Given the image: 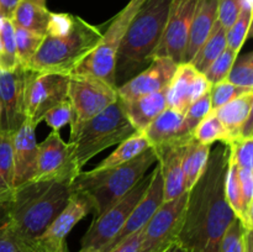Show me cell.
<instances>
[{
	"mask_svg": "<svg viewBox=\"0 0 253 252\" xmlns=\"http://www.w3.org/2000/svg\"><path fill=\"white\" fill-rule=\"evenodd\" d=\"M229 152L224 143L210 151L207 169L188 192L184 220L177 237L188 252H219L220 241L236 217L225 199Z\"/></svg>",
	"mask_w": 253,
	"mask_h": 252,
	"instance_id": "obj_1",
	"label": "cell"
},
{
	"mask_svg": "<svg viewBox=\"0 0 253 252\" xmlns=\"http://www.w3.org/2000/svg\"><path fill=\"white\" fill-rule=\"evenodd\" d=\"M72 182L29 180L14 188L4 203L17 234L34 244L68 204L73 194Z\"/></svg>",
	"mask_w": 253,
	"mask_h": 252,
	"instance_id": "obj_2",
	"label": "cell"
},
{
	"mask_svg": "<svg viewBox=\"0 0 253 252\" xmlns=\"http://www.w3.org/2000/svg\"><path fill=\"white\" fill-rule=\"evenodd\" d=\"M172 0H143L128 24L116 54L115 88L147 68L155 59Z\"/></svg>",
	"mask_w": 253,
	"mask_h": 252,
	"instance_id": "obj_3",
	"label": "cell"
},
{
	"mask_svg": "<svg viewBox=\"0 0 253 252\" xmlns=\"http://www.w3.org/2000/svg\"><path fill=\"white\" fill-rule=\"evenodd\" d=\"M157 162V153L152 147H148L133 160L118 167L103 170H81L72 180V189L85 193L93 203L95 216H99L130 192L145 177L148 168Z\"/></svg>",
	"mask_w": 253,
	"mask_h": 252,
	"instance_id": "obj_4",
	"label": "cell"
},
{
	"mask_svg": "<svg viewBox=\"0 0 253 252\" xmlns=\"http://www.w3.org/2000/svg\"><path fill=\"white\" fill-rule=\"evenodd\" d=\"M136 132L118 98L105 110L71 131L68 146L72 160L76 167L82 170L94 156L111 146L119 145Z\"/></svg>",
	"mask_w": 253,
	"mask_h": 252,
	"instance_id": "obj_5",
	"label": "cell"
},
{
	"mask_svg": "<svg viewBox=\"0 0 253 252\" xmlns=\"http://www.w3.org/2000/svg\"><path fill=\"white\" fill-rule=\"evenodd\" d=\"M96 26L77 16L73 31L67 36L44 35L41 44L25 69L34 73L71 74L101 37Z\"/></svg>",
	"mask_w": 253,
	"mask_h": 252,
	"instance_id": "obj_6",
	"label": "cell"
},
{
	"mask_svg": "<svg viewBox=\"0 0 253 252\" xmlns=\"http://www.w3.org/2000/svg\"><path fill=\"white\" fill-rule=\"evenodd\" d=\"M142 1L143 0H130L127 2V5L111 20L108 30L101 35L96 46L82 59L81 63L73 69L72 73L96 77L115 86L114 72H115L116 54L128 24L135 16Z\"/></svg>",
	"mask_w": 253,
	"mask_h": 252,
	"instance_id": "obj_7",
	"label": "cell"
},
{
	"mask_svg": "<svg viewBox=\"0 0 253 252\" xmlns=\"http://www.w3.org/2000/svg\"><path fill=\"white\" fill-rule=\"evenodd\" d=\"M153 172L146 174L132 189L99 216H94L88 231L84 234L79 252H100L123 229L124 224L141 198L145 195Z\"/></svg>",
	"mask_w": 253,
	"mask_h": 252,
	"instance_id": "obj_8",
	"label": "cell"
},
{
	"mask_svg": "<svg viewBox=\"0 0 253 252\" xmlns=\"http://www.w3.org/2000/svg\"><path fill=\"white\" fill-rule=\"evenodd\" d=\"M68 100L72 108L71 131L118 100L115 86L88 74H69Z\"/></svg>",
	"mask_w": 253,
	"mask_h": 252,
	"instance_id": "obj_9",
	"label": "cell"
},
{
	"mask_svg": "<svg viewBox=\"0 0 253 252\" xmlns=\"http://www.w3.org/2000/svg\"><path fill=\"white\" fill-rule=\"evenodd\" d=\"M69 74L34 73L25 82V118L37 127L49 109L68 99Z\"/></svg>",
	"mask_w": 253,
	"mask_h": 252,
	"instance_id": "obj_10",
	"label": "cell"
},
{
	"mask_svg": "<svg viewBox=\"0 0 253 252\" xmlns=\"http://www.w3.org/2000/svg\"><path fill=\"white\" fill-rule=\"evenodd\" d=\"M187 203L188 192L169 202L162 203L143 227L140 252H163L177 241L184 220Z\"/></svg>",
	"mask_w": 253,
	"mask_h": 252,
	"instance_id": "obj_11",
	"label": "cell"
},
{
	"mask_svg": "<svg viewBox=\"0 0 253 252\" xmlns=\"http://www.w3.org/2000/svg\"><path fill=\"white\" fill-rule=\"evenodd\" d=\"M197 2L198 0H172L165 30L155 52V58L167 57L175 63H183Z\"/></svg>",
	"mask_w": 253,
	"mask_h": 252,
	"instance_id": "obj_12",
	"label": "cell"
},
{
	"mask_svg": "<svg viewBox=\"0 0 253 252\" xmlns=\"http://www.w3.org/2000/svg\"><path fill=\"white\" fill-rule=\"evenodd\" d=\"M91 211L93 203L90 198L83 192H73L66 208L44 230L43 234L35 240L37 250L40 252H68L66 245L67 236L71 230Z\"/></svg>",
	"mask_w": 253,
	"mask_h": 252,
	"instance_id": "obj_13",
	"label": "cell"
},
{
	"mask_svg": "<svg viewBox=\"0 0 253 252\" xmlns=\"http://www.w3.org/2000/svg\"><path fill=\"white\" fill-rule=\"evenodd\" d=\"M81 172L71 157L68 142H64L58 131H52L46 140L39 143L36 172L32 180L72 182Z\"/></svg>",
	"mask_w": 253,
	"mask_h": 252,
	"instance_id": "obj_14",
	"label": "cell"
},
{
	"mask_svg": "<svg viewBox=\"0 0 253 252\" xmlns=\"http://www.w3.org/2000/svg\"><path fill=\"white\" fill-rule=\"evenodd\" d=\"M27 71L0 68V128L14 133L25 121V82Z\"/></svg>",
	"mask_w": 253,
	"mask_h": 252,
	"instance_id": "obj_15",
	"label": "cell"
},
{
	"mask_svg": "<svg viewBox=\"0 0 253 252\" xmlns=\"http://www.w3.org/2000/svg\"><path fill=\"white\" fill-rule=\"evenodd\" d=\"M177 67L178 63L170 58L157 57L147 68L116 89L118 98L120 100H131L167 89Z\"/></svg>",
	"mask_w": 253,
	"mask_h": 252,
	"instance_id": "obj_16",
	"label": "cell"
},
{
	"mask_svg": "<svg viewBox=\"0 0 253 252\" xmlns=\"http://www.w3.org/2000/svg\"><path fill=\"white\" fill-rule=\"evenodd\" d=\"M153 175L151 179L150 185L146 190L145 195L141 198L140 202L132 210L128 219L124 224L123 229L120 230L118 235L101 250L100 252H109L111 249L120 244L121 241L127 236L132 235L133 232L138 231L140 229L146 226L148 220L151 219L153 214L157 211L158 208L163 203V184H162V175H161V168L158 163H156L155 169L152 170Z\"/></svg>",
	"mask_w": 253,
	"mask_h": 252,
	"instance_id": "obj_17",
	"label": "cell"
},
{
	"mask_svg": "<svg viewBox=\"0 0 253 252\" xmlns=\"http://www.w3.org/2000/svg\"><path fill=\"white\" fill-rule=\"evenodd\" d=\"M36 126L25 119L12 133V161H14V188L32 180L36 172L37 150Z\"/></svg>",
	"mask_w": 253,
	"mask_h": 252,
	"instance_id": "obj_18",
	"label": "cell"
},
{
	"mask_svg": "<svg viewBox=\"0 0 253 252\" xmlns=\"http://www.w3.org/2000/svg\"><path fill=\"white\" fill-rule=\"evenodd\" d=\"M152 148L167 147L172 145L187 143L193 138V133L184 125V114L166 108L143 131Z\"/></svg>",
	"mask_w": 253,
	"mask_h": 252,
	"instance_id": "obj_19",
	"label": "cell"
},
{
	"mask_svg": "<svg viewBox=\"0 0 253 252\" xmlns=\"http://www.w3.org/2000/svg\"><path fill=\"white\" fill-rule=\"evenodd\" d=\"M187 143L172 145L153 150L157 153L163 184V202H169L185 193L183 177V152Z\"/></svg>",
	"mask_w": 253,
	"mask_h": 252,
	"instance_id": "obj_20",
	"label": "cell"
},
{
	"mask_svg": "<svg viewBox=\"0 0 253 252\" xmlns=\"http://www.w3.org/2000/svg\"><path fill=\"white\" fill-rule=\"evenodd\" d=\"M217 5L219 0H198L190 24L183 63H189L194 58L211 32L212 26L217 20Z\"/></svg>",
	"mask_w": 253,
	"mask_h": 252,
	"instance_id": "obj_21",
	"label": "cell"
},
{
	"mask_svg": "<svg viewBox=\"0 0 253 252\" xmlns=\"http://www.w3.org/2000/svg\"><path fill=\"white\" fill-rule=\"evenodd\" d=\"M167 89L138 96L131 100H120L123 110L137 132H143L148 125L167 108Z\"/></svg>",
	"mask_w": 253,
	"mask_h": 252,
	"instance_id": "obj_22",
	"label": "cell"
},
{
	"mask_svg": "<svg viewBox=\"0 0 253 252\" xmlns=\"http://www.w3.org/2000/svg\"><path fill=\"white\" fill-rule=\"evenodd\" d=\"M199 72L190 63H179L167 86V108L185 113L193 103V86Z\"/></svg>",
	"mask_w": 253,
	"mask_h": 252,
	"instance_id": "obj_23",
	"label": "cell"
},
{
	"mask_svg": "<svg viewBox=\"0 0 253 252\" xmlns=\"http://www.w3.org/2000/svg\"><path fill=\"white\" fill-rule=\"evenodd\" d=\"M253 108V91L244 94L234 100L229 101L225 105L215 109L214 113L217 116L224 127L229 133V142L227 146L232 145L236 141V133L240 126L246 121L252 114Z\"/></svg>",
	"mask_w": 253,
	"mask_h": 252,
	"instance_id": "obj_24",
	"label": "cell"
},
{
	"mask_svg": "<svg viewBox=\"0 0 253 252\" xmlns=\"http://www.w3.org/2000/svg\"><path fill=\"white\" fill-rule=\"evenodd\" d=\"M210 151H211V146L202 145L197 142L194 138H190L187 142L182 161L185 192H189L205 172Z\"/></svg>",
	"mask_w": 253,
	"mask_h": 252,
	"instance_id": "obj_25",
	"label": "cell"
},
{
	"mask_svg": "<svg viewBox=\"0 0 253 252\" xmlns=\"http://www.w3.org/2000/svg\"><path fill=\"white\" fill-rule=\"evenodd\" d=\"M49 15L51 11H48L46 6H41L29 0H21L10 20L15 26L44 36Z\"/></svg>",
	"mask_w": 253,
	"mask_h": 252,
	"instance_id": "obj_26",
	"label": "cell"
},
{
	"mask_svg": "<svg viewBox=\"0 0 253 252\" xmlns=\"http://www.w3.org/2000/svg\"><path fill=\"white\" fill-rule=\"evenodd\" d=\"M226 47V29L220 24L219 20H216L210 35L208 36V39L205 40V42L200 47L198 53L195 54V57L189 63L198 72L204 73L208 69V67L221 54V52Z\"/></svg>",
	"mask_w": 253,
	"mask_h": 252,
	"instance_id": "obj_27",
	"label": "cell"
},
{
	"mask_svg": "<svg viewBox=\"0 0 253 252\" xmlns=\"http://www.w3.org/2000/svg\"><path fill=\"white\" fill-rule=\"evenodd\" d=\"M148 147H151V146L148 143L146 136L143 135V132L133 133L130 137H127L123 142L119 143L118 148L110 156H108L105 160L101 161L93 169L103 170L109 169V168L118 167V166H121L124 163L128 162V161L133 160L136 156L142 153Z\"/></svg>",
	"mask_w": 253,
	"mask_h": 252,
	"instance_id": "obj_28",
	"label": "cell"
},
{
	"mask_svg": "<svg viewBox=\"0 0 253 252\" xmlns=\"http://www.w3.org/2000/svg\"><path fill=\"white\" fill-rule=\"evenodd\" d=\"M14 190L12 133L0 128V204L9 200Z\"/></svg>",
	"mask_w": 253,
	"mask_h": 252,
	"instance_id": "obj_29",
	"label": "cell"
},
{
	"mask_svg": "<svg viewBox=\"0 0 253 252\" xmlns=\"http://www.w3.org/2000/svg\"><path fill=\"white\" fill-rule=\"evenodd\" d=\"M0 252H40L35 242L26 241L17 234L4 203L0 204Z\"/></svg>",
	"mask_w": 253,
	"mask_h": 252,
	"instance_id": "obj_30",
	"label": "cell"
},
{
	"mask_svg": "<svg viewBox=\"0 0 253 252\" xmlns=\"http://www.w3.org/2000/svg\"><path fill=\"white\" fill-rule=\"evenodd\" d=\"M193 138L202 145L211 146L214 142L220 141L224 145L229 142V133L215 115L214 110L210 111L193 130Z\"/></svg>",
	"mask_w": 253,
	"mask_h": 252,
	"instance_id": "obj_31",
	"label": "cell"
},
{
	"mask_svg": "<svg viewBox=\"0 0 253 252\" xmlns=\"http://www.w3.org/2000/svg\"><path fill=\"white\" fill-rule=\"evenodd\" d=\"M225 199H226L230 209L234 211L235 216L242 222L245 227L246 216H245L244 200H242L239 174H237V165L230 158V155L229 162H227L226 178H225Z\"/></svg>",
	"mask_w": 253,
	"mask_h": 252,
	"instance_id": "obj_32",
	"label": "cell"
},
{
	"mask_svg": "<svg viewBox=\"0 0 253 252\" xmlns=\"http://www.w3.org/2000/svg\"><path fill=\"white\" fill-rule=\"evenodd\" d=\"M14 25V24H12ZM15 42H16V56L19 66L22 68H26L27 64L30 63L31 58L36 51L39 49L43 35L35 34V32L27 31V30L21 29L19 26H15Z\"/></svg>",
	"mask_w": 253,
	"mask_h": 252,
	"instance_id": "obj_33",
	"label": "cell"
},
{
	"mask_svg": "<svg viewBox=\"0 0 253 252\" xmlns=\"http://www.w3.org/2000/svg\"><path fill=\"white\" fill-rule=\"evenodd\" d=\"M252 10L240 9L236 21L226 30V43L229 48L239 53L251 34Z\"/></svg>",
	"mask_w": 253,
	"mask_h": 252,
	"instance_id": "obj_34",
	"label": "cell"
},
{
	"mask_svg": "<svg viewBox=\"0 0 253 252\" xmlns=\"http://www.w3.org/2000/svg\"><path fill=\"white\" fill-rule=\"evenodd\" d=\"M226 81L242 88L253 89V53L249 52L236 58L232 64Z\"/></svg>",
	"mask_w": 253,
	"mask_h": 252,
	"instance_id": "obj_35",
	"label": "cell"
},
{
	"mask_svg": "<svg viewBox=\"0 0 253 252\" xmlns=\"http://www.w3.org/2000/svg\"><path fill=\"white\" fill-rule=\"evenodd\" d=\"M252 91L253 89L237 86L227 81H222L216 84H212L209 91L210 101H211V109L215 110V109L227 104L229 101L234 100V99L239 98V96L244 95V94L252 93Z\"/></svg>",
	"mask_w": 253,
	"mask_h": 252,
	"instance_id": "obj_36",
	"label": "cell"
},
{
	"mask_svg": "<svg viewBox=\"0 0 253 252\" xmlns=\"http://www.w3.org/2000/svg\"><path fill=\"white\" fill-rule=\"evenodd\" d=\"M0 41L2 44V58L0 68L15 69L19 67L16 56V42H15V30L11 20L5 19L0 32Z\"/></svg>",
	"mask_w": 253,
	"mask_h": 252,
	"instance_id": "obj_37",
	"label": "cell"
},
{
	"mask_svg": "<svg viewBox=\"0 0 253 252\" xmlns=\"http://www.w3.org/2000/svg\"><path fill=\"white\" fill-rule=\"evenodd\" d=\"M237 57H239V53H236L231 48L226 47L221 52V54L208 67V69L203 74H204L205 78L209 81L211 85L219 83V82L226 81L227 74H229L230 69H231L232 64L236 61Z\"/></svg>",
	"mask_w": 253,
	"mask_h": 252,
	"instance_id": "obj_38",
	"label": "cell"
},
{
	"mask_svg": "<svg viewBox=\"0 0 253 252\" xmlns=\"http://www.w3.org/2000/svg\"><path fill=\"white\" fill-rule=\"evenodd\" d=\"M246 231L242 222L235 217L220 241L219 252H245Z\"/></svg>",
	"mask_w": 253,
	"mask_h": 252,
	"instance_id": "obj_39",
	"label": "cell"
},
{
	"mask_svg": "<svg viewBox=\"0 0 253 252\" xmlns=\"http://www.w3.org/2000/svg\"><path fill=\"white\" fill-rule=\"evenodd\" d=\"M239 174L240 188H241L242 200H244L245 216H246V225L245 229L252 231L253 230V169L249 168L237 167Z\"/></svg>",
	"mask_w": 253,
	"mask_h": 252,
	"instance_id": "obj_40",
	"label": "cell"
},
{
	"mask_svg": "<svg viewBox=\"0 0 253 252\" xmlns=\"http://www.w3.org/2000/svg\"><path fill=\"white\" fill-rule=\"evenodd\" d=\"M211 110V101H210L209 93L204 94L198 100L193 101L184 113V125L187 130L193 133V130L197 127L198 124Z\"/></svg>",
	"mask_w": 253,
	"mask_h": 252,
	"instance_id": "obj_41",
	"label": "cell"
},
{
	"mask_svg": "<svg viewBox=\"0 0 253 252\" xmlns=\"http://www.w3.org/2000/svg\"><path fill=\"white\" fill-rule=\"evenodd\" d=\"M77 16L71 14H64V12H51L47 24L46 35L53 37L67 36L71 34L76 25Z\"/></svg>",
	"mask_w": 253,
	"mask_h": 252,
	"instance_id": "obj_42",
	"label": "cell"
},
{
	"mask_svg": "<svg viewBox=\"0 0 253 252\" xmlns=\"http://www.w3.org/2000/svg\"><path fill=\"white\" fill-rule=\"evenodd\" d=\"M72 120V108L71 103H69L68 99L61 101L59 104H57L56 106H53L52 109H49L43 116V120L46 121L47 125L52 128L53 131H59L63 126H66L67 124H71Z\"/></svg>",
	"mask_w": 253,
	"mask_h": 252,
	"instance_id": "obj_43",
	"label": "cell"
},
{
	"mask_svg": "<svg viewBox=\"0 0 253 252\" xmlns=\"http://www.w3.org/2000/svg\"><path fill=\"white\" fill-rule=\"evenodd\" d=\"M230 158L234 161L239 168L253 169V140L237 141L229 146Z\"/></svg>",
	"mask_w": 253,
	"mask_h": 252,
	"instance_id": "obj_44",
	"label": "cell"
},
{
	"mask_svg": "<svg viewBox=\"0 0 253 252\" xmlns=\"http://www.w3.org/2000/svg\"><path fill=\"white\" fill-rule=\"evenodd\" d=\"M240 6H241V0H219L217 20L226 30L236 21Z\"/></svg>",
	"mask_w": 253,
	"mask_h": 252,
	"instance_id": "obj_45",
	"label": "cell"
},
{
	"mask_svg": "<svg viewBox=\"0 0 253 252\" xmlns=\"http://www.w3.org/2000/svg\"><path fill=\"white\" fill-rule=\"evenodd\" d=\"M142 232L143 227L140 229L138 231L133 232L132 235L126 237L124 241L120 244L116 245L114 249H111L109 252H140L141 241H142Z\"/></svg>",
	"mask_w": 253,
	"mask_h": 252,
	"instance_id": "obj_46",
	"label": "cell"
},
{
	"mask_svg": "<svg viewBox=\"0 0 253 252\" xmlns=\"http://www.w3.org/2000/svg\"><path fill=\"white\" fill-rule=\"evenodd\" d=\"M20 1L21 0H0V14L6 19H11Z\"/></svg>",
	"mask_w": 253,
	"mask_h": 252,
	"instance_id": "obj_47",
	"label": "cell"
},
{
	"mask_svg": "<svg viewBox=\"0 0 253 252\" xmlns=\"http://www.w3.org/2000/svg\"><path fill=\"white\" fill-rule=\"evenodd\" d=\"M245 252H253V235L252 231L247 230L245 239Z\"/></svg>",
	"mask_w": 253,
	"mask_h": 252,
	"instance_id": "obj_48",
	"label": "cell"
},
{
	"mask_svg": "<svg viewBox=\"0 0 253 252\" xmlns=\"http://www.w3.org/2000/svg\"><path fill=\"white\" fill-rule=\"evenodd\" d=\"M163 252H188V251L182 246V245L179 244V242L175 241V242H173L170 246H168Z\"/></svg>",
	"mask_w": 253,
	"mask_h": 252,
	"instance_id": "obj_49",
	"label": "cell"
},
{
	"mask_svg": "<svg viewBox=\"0 0 253 252\" xmlns=\"http://www.w3.org/2000/svg\"><path fill=\"white\" fill-rule=\"evenodd\" d=\"M29 1L35 2L37 5H41V6H46V0H29Z\"/></svg>",
	"mask_w": 253,
	"mask_h": 252,
	"instance_id": "obj_50",
	"label": "cell"
},
{
	"mask_svg": "<svg viewBox=\"0 0 253 252\" xmlns=\"http://www.w3.org/2000/svg\"><path fill=\"white\" fill-rule=\"evenodd\" d=\"M5 19H6V17H4V16H2L1 14H0V32H1L2 25H4V21H5Z\"/></svg>",
	"mask_w": 253,
	"mask_h": 252,
	"instance_id": "obj_51",
	"label": "cell"
},
{
	"mask_svg": "<svg viewBox=\"0 0 253 252\" xmlns=\"http://www.w3.org/2000/svg\"><path fill=\"white\" fill-rule=\"evenodd\" d=\"M1 58H2V44L0 41V66H1Z\"/></svg>",
	"mask_w": 253,
	"mask_h": 252,
	"instance_id": "obj_52",
	"label": "cell"
}]
</instances>
